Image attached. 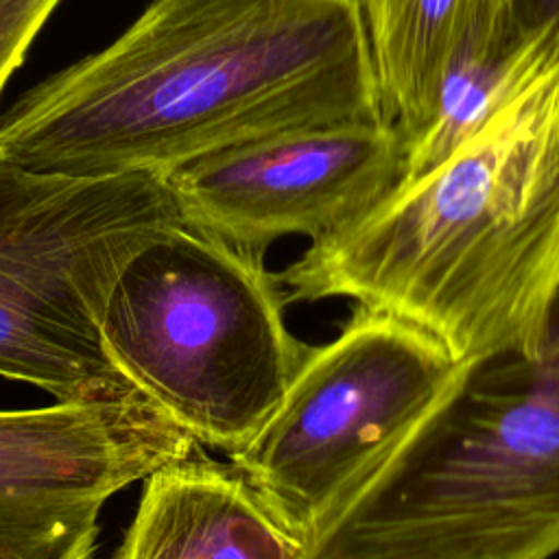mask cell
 Segmentation results:
<instances>
[{"instance_id": "1", "label": "cell", "mask_w": 559, "mask_h": 559, "mask_svg": "<svg viewBox=\"0 0 559 559\" xmlns=\"http://www.w3.org/2000/svg\"><path fill=\"white\" fill-rule=\"evenodd\" d=\"M341 120H386L358 0H151L116 41L0 114V155L44 173L164 177Z\"/></svg>"}, {"instance_id": "7", "label": "cell", "mask_w": 559, "mask_h": 559, "mask_svg": "<svg viewBox=\"0 0 559 559\" xmlns=\"http://www.w3.org/2000/svg\"><path fill=\"white\" fill-rule=\"evenodd\" d=\"M404 177L389 120H341L264 135L177 166L164 181L179 216L264 253L284 236L323 242L367 216Z\"/></svg>"}, {"instance_id": "14", "label": "cell", "mask_w": 559, "mask_h": 559, "mask_svg": "<svg viewBox=\"0 0 559 559\" xmlns=\"http://www.w3.org/2000/svg\"><path fill=\"white\" fill-rule=\"evenodd\" d=\"M515 11L526 31L544 22H559V0H515Z\"/></svg>"}, {"instance_id": "4", "label": "cell", "mask_w": 559, "mask_h": 559, "mask_svg": "<svg viewBox=\"0 0 559 559\" xmlns=\"http://www.w3.org/2000/svg\"><path fill=\"white\" fill-rule=\"evenodd\" d=\"M179 218L162 175H61L0 155V376L55 402L138 395L100 314L127 260Z\"/></svg>"}, {"instance_id": "6", "label": "cell", "mask_w": 559, "mask_h": 559, "mask_svg": "<svg viewBox=\"0 0 559 559\" xmlns=\"http://www.w3.org/2000/svg\"><path fill=\"white\" fill-rule=\"evenodd\" d=\"M537 522H559V284L535 345L469 365L424 430L325 539Z\"/></svg>"}, {"instance_id": "3", "label": "cell", "mask_w": 559, "mask_h": 559, "mask_svg": "<svg viewBox=\"0 0 559 559\" xmlns=\"http://www.w3.org/2000/svg\"><path fill=\"white\" fill-rule=\"evenodd\" d=\"M264 253L183 218L142 245L114 280L100 336L127 382L199 445L242 450L280 404L312 345Z\"/></svg>"}, {"instance_id": "8", "label": "cell", "mask_w": 559, "mask_h": 559, "mask_svg": "<svg viewBox=\"0 0 559 559\" xmlns=\"http://www.w3.org/2000/svg\"><path fill=\"white\" fill-rule=\"evenodd\" d=\"M197 448L142 393L0 411V559H94L107 500Z\"/></svg>"}, {"instance_id": "13", "label": "cell", "mask_w": 559, "mask_h": 559, "mask_svg": "<svg viewBox=\"0 0 559 559\" xmlns=\"http://www.w3.org/2000/svg\"><path fill=\"white\" fill-rule=\"evenodd\" d=\"M61 0H0V94Z\"/></svg>"}, {"instance_id": "5", "label": "cell", "mask_w": 559, "mask_h": 559, "mask_svg": "<svg viewBox=\"0 0 559 559\" xmlns=\"http://www.w3.org/2000/svg\"><path fill=\"white\" fill-rule=\"evenodd\" d=\"M467 367L424 330L354 304L341 332L312 345L280 404L229 463L312 552L424 430Z\"/></svg>"}, {"instance_id": "10", "label": "cell", "mask_w": 559, "mask_h": 559, "mask_svg": "<svg viewBox=\"0 0 559 559\" xmlns=\"http://www.w3.org/2000/svg\"><path fill=\"white\" fill-rule=\"evenodd\" d=\"M382 114L408 142L465 39L515 0H358Z\"/></svg>"}, {"instance_id": "2", "label": "cell", "mask_w": 559, "mask_h": 559, "mask_svg": "<svg viewBox=\"0 0 559 559\" xmlns=\"http://www.w3.org/2000/svg\"><path fill=\"white\" fill-rule=\"evenodd\" d=\"M288 301L347 297L474 365L528 352L559 284V22L459 146L277 273Z\"/></svg>"}, {"instance_id": "9", "label": "cell", "mask_w": 559, "mask_h": 559, "mask_svg": "<svg viewBox=\"0 0 559 559\" xmlns=\"http://www.w3.org/2000/svg\"><path fill=\"white\" fill-rule=\"evenodd\" d=\"M251 483L201 445L144 476L116 559H308Z\"/></svg>"}, {"instance_id": "12", "label": "cell", "mask_w": 559, "mask_h": 559, "mask_svg": "<svg viewBox=\"0 0 559 559\" xmlns=\"http://www.w3.org/2000/svg\"><path fill=\"white\" fill-rule=\"evenodd\" d=\"M555 552H559V522H537L371 539H325L308 559H548Z\"/></svg>"}, {"instance_id": "11", "label": "cell", "mask_w": 559, "mask_h": 559, "mask_svg": "<svg viewBox=\"0 0 559 559\" xmlns=\"http://www.w3.org/2000/svg\"><path fill=\"white\" fill-rule=\"evenodd\" d=\"M531 31L511 4L465 39L439 81L424 124L404 142V177L445 157L485 122L502 98Z\"/></svg>"}]
</instances>
